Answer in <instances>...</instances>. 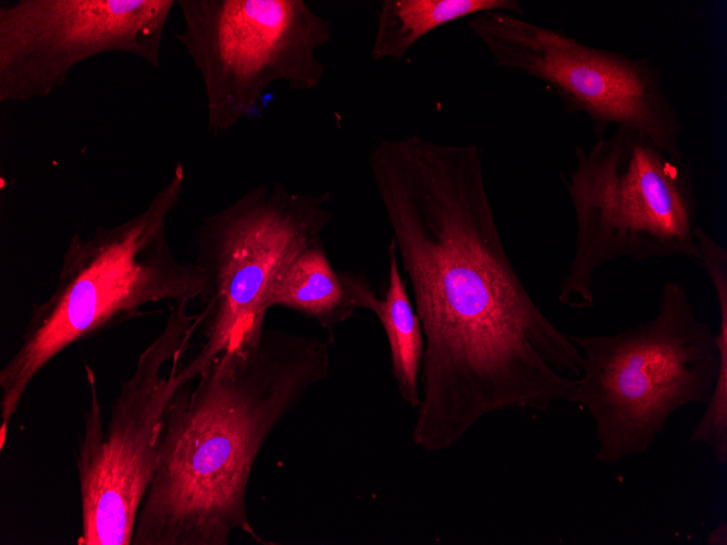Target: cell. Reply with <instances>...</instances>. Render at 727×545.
Segmentation results:
<instances>
[{"mask_svg": "<svg viewBox=\"0 0 727 545\" xmlns=\"http://www.w3.org/2000/svg\"><path fill=\"white\" fill-rule=\"evenodd\" d=\"M184 182V165L177 162L140 213L114 226H97L88 237L73 234L52 293L32 306L20 345L1 368V448L28 385L65 348L138 317L149 304L205 302L204 270L181 262L167 236V220Z\"/></svg>", "mask_w": 727, "mask_h": 545, "instance_id": "3", "label": "cell"}, {"mask_svg": "<svg viewBox=\"0 0 727 545\" xmlns=\"http://www.w3.org/2000/svg\"><path fill=\"white\" fill-rule=\"evenodd\" d=\"M375 292L362 273L332 267L320 239L300 250L271 284L268 310L282 306L316 320L329 332L331 343L337 325L358 309H369Z\"/></svg>", "mask_w": 727, "mask_h": 545, "instance_id": "11", "label": "cell"}, {"mask_svg": "<svg viewBox=\"0 0 727 545\" xmlns=\"http://www.w3.org/2000/svg\"><path fill=\"white\" fill-rule=\"evenodd\" d=\"M389 285L383 299L375 297L369 308L380 321L391 354V370L403 400L412 408L420 404V367L424 337L420 319L412 307L406 284L398 271V257L392 238L387 247Z\"/></svg>", "mask_w": 727, "mask_h": 545, "instance_id": "13", "label": "cell"}, {"mask_svg": "<svg viewBox=\"0 0 727 545\" xmlns=\"http://www.w3.org/2000/svg\"><path fill=\"white\" fill-rule=\"evenodd\" d=\"M704 271L719 306L717 333L669 281L652 319L614 334H568L584 357L572 404L594 422L596 461L648 451L676 410L708 402L727 369V264L713 261Z\"/></svg>", "mask_w": 727, "mask_h": 545, "instance_id": "4", "label": "cell"}, {"mask_svg": "<svg viewBox=\"0 0 727 545\" xmlns=\"http://www.w3.org/2000/svg\"><path fill=\"white\" fill-rule=\"evenodd\" d=\"M467 25L495 66L544 83L565 112L589 117L596 139L612 125L628 126L667 152L685 156L678 111L648 58L595 48L563 30L501 11L478 14Z\"/></svg>", "mask_w": 727, "mask_h": 545, "instance_id": "9", "label": "cell"}, {"mask_svg": "<svg viewBox=\"0 0 727 545\" xmlns=\"http://www.w3.org/2000/svg\"><path fill=\"white\" fill-rule=\"evenodd\" d=\"M489 11L523 15L517 0H384L377 12L371 59L399 61L428 33L458 18Z\"/></svg>", "mask_w": 727, "mask_h": 545, "instance_id": "12", "label": "cell"}, {"mask_svg": "<svg viewBox=\"0 0 727 545\" xmlns=\"http://www.w3.org/2000/svg\"><path fill=\"white\" fill-rule=\"evenodd\" d=\"M368 162L424 337L414 443L443 451L493 412L572 404L584 357L508 258L480 147L410 135Z\"/></svg>", "mask_w": 727, "mask_h": 545, "instance_id": "1", "label": "cell"}, {"mask_svg": "<svg viewBox=\"0 0 727 545\" xmlns=\"http://www.w3.org/2000/svg\"><path fill=\"white\" fill-rule=\"evenodd\" d=\"M187 306L188 301L171 305L163 330L122 382L106 424L95 373L86 369L90 402L75 456L82 511L78 545H132L165 411L185 385L178 367L201 321Z\"/></svg>", "mask_w": 727, "mask_h": 545, "instance_id": "7", "label": "cell"}, {"mask_svg": "<svg viewBox=\"0 0 727 545\" xmlns=\"http://www.w3.org/2000/svg\"><path fill=\"white\" fill-rule=\"evenodd\" d=\"M184 29L176 34L199 71L208 128L229 131L258 114L268 88L284 82L312 90L324 76L317 51L331 22L304 0H178Z\"/></svg>", "mask_w": 727, "mask_h": 545, "instance_id": "8", "label": "cell"}, {"mask_svg": "<svg viewBox=\"0 0 727 545\" xmlns=\"http://www.w3.org/2000/svg\"><path fill=\"white\" fill-rule=\"evenodd\" d=\"M562 176L576 223L575 250L558 301L594 307V275L605 264L683 256L699 261L698 199L691 164L639 131L617 126Z\"/></svg>", "mask_w": 727, "mask_h": 545, "instance_id": "5", "label": "cell"}, {"mask_svg": "<svg viewBox=\"0 0 727 545\" xmlns=\"http://www.w3.org/2000/svg\"><path fill=\"white\" fill-rule=\"evenodd\" d=\"M173 0H16L0 5V103L45 98L81 62L124 52L153 67Z\"/></svg>", "mask_w": 727, "mask_h": 545, "instance_id": "10", "label": "cell"}, {"mask_svg": "<svg viewBox=\"0 0 727 545\" xmlns=\"http://www.w3.org/2000/svg\"><path fill=\"white\" fill-rule=\"evenodd\" d=\"M331 202L328 190L294 194L275 182L252 187L202 220L195 263L209 294L200 312L201 345L178 368L185 384L222 354L258 340L271 284L300 250L322 239L334 216Z\"/></svg>", "mask_w": 727, "mask_h": 545, "instance_id": "6", "label": "cell"}, {"mask_svg": "<svg viewBox=\"0 0 727 545\" xmlns=\"http://www.w3.org/2000/svg\"><path fill=\"white\" fill-rule=\"evenodd\" d=\"M708 545H726L727 544V525L726 521L719 522L708 534L706 538Z\"/></svg>", "mask_w": 727, "mask_h": 545, "instance_id": "14", "label": "cell"}, {"mask_svg": "<svg viewBox=\"0 0 727 545\" xmlns=\"http://www.w3.org/2000/svg\"><path fill=\"white\" fill-rule=\"evenodd\" d=\"M329 342L263 329L214 359L169 405L132 545H226L254 531L246 494L276 425L324 380Z\"/></svg>", "mask_w": 727, "mask_h": 545, "instance_id": "2", "label": "cell"}]
</instances>
